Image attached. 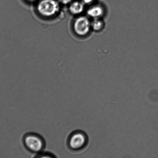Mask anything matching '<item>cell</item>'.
Returning <instances> with one entry per match:
<instances>
[{
	"label": "cell",
	"mask_w": 158,
	"mask_h": 158,
	"mask_svg": "<svg viewBox=\"0 0 158 158\" xmlns=\"http://www.w3.org/2000/svg\"><path fill=\"white\" fill-rule=\"evenodd\" d=\"M22 141L26 149L33 154H39L45 148L46 143L44 139L36 133H27L23 136Z\"/></svg>",
	"instance_id": "obj_1"
},
{
	"label": "cell",
	"mask_w": 158,
	"mask_h": 158,
	"mask_svg": "<svg viewBox=\"0 0 158 158\" xmlns=\"http://www.w3.org/2000/svg\"><path fill=\"white\" fill-rule=\"evenodd\" d=\"M89 141L86 133L80 130L74 131L69 135L66 142L68 148L71 151L78 152L84 149Z\"/></svg>",
	"instance_id": "obj_2"
},
{
	"label": "cell",
	"mask_w": 158,
	"mask_h": 158,
	"mask_svg": "<svg viewBox=\"0 0 158 158\" xmlns=\"http://www.w3.org/2000/svg\"><path fill=\"white\" fill-rule=\"evenodd\" d=\"M60 9L59 3L55 0H41L37 6V10L39 14L46 18L56 15Z\"/></svg>",
	"instance_id": "obj_3"
},
{
	"label": "cell",
	"mask_w": 158,
	"mask_h": 158,
	"mask_svg": "<svg viewBox=\"0 0 158 158\" xmlns=\"http://www.w3.org/2000/svg\"><path fill=\"white\" fill-rule=\"evenodd\" d=\"M91 22L88 17H78L74 22L73 29L75 33L78 36L82 37L89 35L92 30Z\"/></svg>",
	"instance_id": "obj_4"
},
{
	"label": "cell",
	"mask_w": 158,
	"mask_h": 158,
	"mask_svg": "<svg viewBox=\"0 0 158 158\" xmlns=\"http://www.w3.org/2000/svg\"><path fill=\"white\" fill-rule=\"evenodd\" d=\"M87 14L88 17L92 19H102L104 16L105 9L101 5L94 4L91 6L87 11Z\"/></svg>",
	"instance_id": "obj_5"
},
{
	"label": "cell",
	"mask_w": 158,
	"mask_h": 158,
	"mask_svg": "<svg viewBox=\"0 0 158 158\" xmlns=\"http://www.w3.org/2000/svg\"><path fill=\"white\" fill-rule=\"evenodd\" d=\"M84 10V4L83 2L75 1L70 6L69 10L70 13L75 15H79Z\"/></svg>",
	"instance_id": "obj_6"
},
{
	"label": "cell",
	"mask_w": 158,
	"mask_h": 158,
	"mask_svg": "<svg viewBox=\"0 0 158 158\" xmlns=\"http://www.w3.org/2000/svg\"><path fill=\"white\" fill-rule=\"evenodd\" d=\"M91 28L94 31H101L105 27V23L103 19H93L91 22Z\"/></svg>",
	"instance_id": "obj_7"
},
{
	"label": "cell",
	"mask_w": 158,
	"mask_h": 158,
	"mask_svg": "<svg viewBox=\"0 0 158 158\" xmlns=\"http://www.w3.org/2000/svg\"><path fill=\"white\" fill-rule=\"evenodd\" d=\"M36 157L39 158H55V156L52 153L49 152L43 153L42 152L39 154H37Z\"/></svg>",
	"instance_id": "obj_8"
},
{
	"label": "cell",
	"mask_w": 158,
	"mask_h": 158,
	"mask_svg": "<svg viewBox=\"0 0 158 158\" xmlns=\"http://www.w3.org/2000/svg\"><path fill=\"white\" fill-rule=\"evenodd\" d=\"M58 1L59 2L62 4L66 5L70 3L72 0H58Z\"/></svg>",
	"instance_id": "obj_9"
},
{
	"label": "cell",
	"mask_w": 158,
	"mask_h": 158,
	"mask_svg": "<svg viewBox=\"0 0 158 158\" xmlns=\"http://www.w3.org/2000/svg\"><path fill=\"white\" fill-rule=\"evenodd\" d=\"M94 0H82L84 4H92L94 1Z\"/></svg>",
	"instance_id": "obj_10"
},
{
	"label": "cell",
	"mask_w": 158,
	"mask_h": 158,
	"mask_svg": "<svg viewBox=\"0 0 158 158\" xmlns=\"http://www.w3.org/2000/svg\"><path fill=\"white\" fill-rule=\"evenodd\" d=\"M28 1L29 2H33L36 1L37 0H28Z\"/></svg>",
	"instance_id": "obj_11"
}]
</instances>
